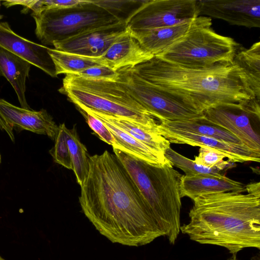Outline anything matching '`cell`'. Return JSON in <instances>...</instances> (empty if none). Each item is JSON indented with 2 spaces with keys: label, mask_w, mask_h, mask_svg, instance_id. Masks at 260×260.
I'll use <instances>...</instances> for the list:
<instances>
[{
  "label": "cell",
  "mask_w": 260,
  "mask_h": 260,
  "mask_svg": "<svg viewBox=\"0 0 260 260\" xmlns=\"http://www.w3.org/2000/svg\"><path fill=\"white\" fill-rule=\"evenodd\" d=\"M79 201L89 221L113 243L138 247L164 236L127 171L108 150L89 156Z\"/></svg>",
  "instance_id": "1"
},
{
  "label": "cell",
  "mask_w": 260,
  "mask_h": 260,
  "mask_svg": "<svg viewBox=\"0 0 260 260\" xmlns=\"http://www.w3.org/2000/svg\"><path fill=\"white\" fill-rule=\"evenodd\" d=\"M247 193L230 191L194 199L189 221L180 232L192 241L221 246L236 254L260 248V184L246 186Z\"/></svg>",
  "instance_id": "2"
},
{
  "label": "cell",
  "mask_w": 260,
  "mask_h": 260,
  "mask_svg": "<svg viewBox=\"0 0 260 260\" xmlns=\"http://www.w3.org/2000/svg\"><path fill=\"white\" fill-rule=\"evenodd\" d=\"M131 68L141 78L203 113L218 105L256 98L243 72L233 62L191 69L154 56Z\"/></svg>",
  "instance_id": "3"
},
{
  "label": "cell",
  "mask_w": 260,
  "mask_h": 260,
  "mask_svg": "<svg viewBox=\"0 0 260 260\" xmlns=\"http://www.w3.org/2000/svg\"><path fill=\"white\" fill-rule=\"evenodd\" d=\"M113 149L142 194L164 236L174 244L180 232L182 175L172 165L152 166Z\"/></svg>",
  "instance_id": "4"
},
{
  "label": "cell",
  "mask_w": 260,
  "mask_h": 260,
  "mask_svg": "<svg viewBox=\"0 0 260 260\" xmlns=\"http://www.w3.org/2000/svg\"><path fill=\"white\" fill-rule=\"evenodd\" d=\"M59 91L79 110L120 117L158 131L155 118L133 96L118 78L93 79L66 75Z\"/></svg>",
  "instance_id": "5"
},
{
  "label": "cell",
  "mask_w": 260,
  "mask_h": 260,
  "mask_svg": "<svg viewBox=\"0 0 260 260\" xmlns=\"http://www.w3.org/2000/svg\"><path fill=\"white\" fill-rule=\"evenodd\" d=\"M35 34L44 45H52L87 30L126 20L116 13L83 0L79 5L63 9H50L32 12Z\"/></svg>",
  "instance_id": "6"
},
{
  "label": "cell",
  "mask_w": 260,
  "mask_h": 260,
  "mask_svg": "<svg viewBox=\"0 0 260 260\" xmlns=\"http://www.w3.org/2000/svg\"><path fill=\"white\" fill-rule=\"evenodd\" d=\"M212 24L195 28L154 56L191 69H203L220 63H232L241 47L233 38L216 33Z\"/></svg>",
  "instance_id": "7"
},
{
  "label": "cell",
  "mask_w": 260,
  "mask_h": 260,
  "mask_svg": "<svg viewBox=\"0 0 260 260\" xmlns=\"http://www.w3.org/2000/svg\"><path fill=\"white\" fill-rule=\"evenodd\" d=\"M119 80L133 96L162 121L191 119L203 115L191 106L137 75L130 67L117 71Z\"/></svg>",
  "instance_id": "8"
},
{
  "label": "cell",
  "mask_w": 260,
  "mask_h": 260,
  "mask_svg": "<svg viewBox=\"0 0 260 260\" xmlns=\"http://www.w3.org/2000/svg\"><path fill=\"white\" fill-rule=\"evenodd\" d=\"M199 16L198 0H144L125 22L129 29H146L173 26Z\"/></svg>",
  "instance_id": "9"
},
{
  "label": "cell",
  "mask_w": 260,
  "mask_h": 260,
  "mask_svg": "<svg viewBox=\"0 0 260 260\" xmlns=\"http://www.w3.org/2000/svg\"><path fill=\"white\" fill-rule=\"evenodd\" d=\"M260 100L252 98L239 103L218 105L203 113L209 121L238 138L250 150L260 153V136L252 127V120L259 121Z\"/></svg>",
  "instance_id": "10"
},
{
  "label": "cell",
  "mask_w": 260,
  "mask_h": 260,
  "mask_svg": "<svg viewBox=\"0 0 260 260\" xmlns=\"http://www.w3.org/2000/svg\"><path fill=\"white\" fill-rule=\"evenodd\" d=\"M0 129L5 131L13 142L14 130L17 132L27 130L54 140L58 126L45 109L38 111L26 109L0 99Z\"/></svg>",
  "instance_id": "11"
},
{
  "label": "cell",
  "mask_w": 260,
  "mask_h": 260,
  "mask_svg": "<svg viewBox=\"0 0 260 260\" xmlns=\"http://www.w3.org/2000/svg\"><path fill=\"white\" fill-rule=\"evenodd\" d=\"M128 30L125 20L86 31L52 45L61 51L89 57H99Z\"/></svg>",
  "instance_id": "12"
},
{
  "label": "cell",
  "mask_w": 260,
  "mask_h": 260,
  "mask_svg": "<svg viewBox=\"0 0 260 260\" xmlns=\"http://www.w3.org/2000/svg\"><path fill=\"white\" fill-rule=\"evenodd\" d=\"M198 6L200 16L249 28L260 27V0H198Z\"/></svg>",
  "instance_id": "13"
},
{
  "label": "cell",
  "mask_w": 260,
  "mask_h": 260,
  "mask_svg": "<svg viewBox=\"0 0 260 260\" xmlns=\"http://www.w3.org/2000/svg\"><path fill=\"white\" fill-rule=\"evenodd\" d=\"M158 129L160 134L170 143L214 149L222 153L229 161L233 162H259L260 160V153L252 151L243 145L225 142L212 137L167 128L159 123Z\"/></svg>",
  "instance_id": "14"
},
{
  "label": "cell",
  "mask_w": 260,
  "mask_h": 260,
  "mask_svg": "<svg viewBox=\"0 0 260 260\" xmlns=\"http://www.w3.org/2000/svg\"><path fill=\"white\" fill-rule=\"evenodd\" d=\"M209 24H212L211 18L199 16L190 21L170 26L146 29H128L146 51L157 56L191 30Z\"/></svg>",
  "instance_id": "15"
},
{
  "label": "cell",
  "mask_w": 260,
  "mask_h": 260,
  "mask_svg": "<svg viewBox=\"0 0 260 260\" xmlns=\"http://www.w3.org/2000/svg\"><path fill=\"white\" fill-rule=\"evenodd\" d=\"M0 47L25 60L50 75L56 77L48 47L16 34L6 22L0 21Z\"/></svg>",
  "instance_id": "16"
},
{
  "label": "cell",
  "mask_w": 260,
  "mask_h": 260,
  "mask_svg": "<svg viewBox=\"0 0 260 260\" xmlns=\"http://www.w3.org/2000/svg\"><path fill=\"white\" fill-rule=\"evenodd\" d=\"M153 57L141 46L128 29L102 56L95 58L102 65L117 71L123 68L135 67Z\"/></svg>",
  "instance_id": "17"
},
{
  "label": "cell",
  "mask_w": 260,
  "mask_h": 260,
  "mask_svg": "<svg viewBox=\"0 0 260 260\" xmlns=\"http://www.w3.org/2000/svg\"><path fill=\"white\" fill-rule=\"evenodd\" d=\"M246 191V186L240 182L224 176H187L182 175L180 183L181 198L187 197L192 200L204 194L230 191Z\"/></svg>",
  "instance_id": "18"
},
{
  "label": "cell",
  "mask_w": 260,
  "mask_h": 260,
  "mask_svg": "<svg viewBox=\"0 0 260 260\" xmlns=\"http://www.w3.org/2000/svg\"><path fill=\"white\" fill-rule=\"evenodd\" d=\"M100 120L109 129L115 140L113 148L118 149L152 166L162 167L165 165H172L164 155L156 152L110 123L105 120Z\"/></svg>",
  "instance_id": "19"
},
{
  "label": "cell",
  "mask_w": 260,
  "mask_h": 260,
  "mask_svg": "<svg viewBox=\"0 0 260 260\" xmlns=\"http://www.w3.org/2000/svg\"><path fill=\"white\" fill-rule=\"evenodd\" d=\"M81 111L110 123L161 154L164 155L166 150L170 147V142L157 130L145 128L120 117L90 110Z\"/></svg>",
  "instance_id": "20"
},
{
  "label": "cell",
  "mask_w": 260,
  "mask_h": 260,
  "mask_svg": "<svg viewBox=\"0 0 260 260\" xmlns=\"http://www.w3.org/2000/svg\"><path fill=\"white\" fill-rule=\"evenodd\" d=\"M31 64L0 47V76H3L14 88L21 107L31 109L26 96V80Z\"/></svg>",
  "instance_id": "21"
},
{
  "label": "cell",
  "mask_w": 260,
  "mask_h": 260,
  "mask_svg": "<svg viewBox=\"0 0 260 260\" xmlns=\"http://www.w3.org/2000/svg\"><path fill=\"white\" fill-rule=\"evenodd\" d=\"M159 124L171 129L212 137L225 142L243 145L234 135L225 129L209 121L204 115L185 120L162 121Z\"/></svg>",
  "instance_id": "22"
},
{
  "label": "cell",
  "mask_w": 260,
  "mask_h": 260,
  "mask_svg": "<svg viewBox=\"0 0 260 260\" xmlns=\"http://www.w3.org/2000/svg\"><path fill=\"white\" fill-rule=\"evenodd\" d=\"M233 62L243 72L254 96L260 100V42L248 49L240 47Z\"/></svg>",
  "instance_id": "23"
},
{
  "label": "cell",
  "mask_w": 260,
  "mask_h": 260,
  "mask_svg": "<svg viewBox=\"0 0 260 260\" xmlns=\"http://www.w3.org/2000/svg\"><path fill=\"white\" fill-rule=\"evenodd\" d=\"M63 130L72 162L73 171L77 183L81 186L88 174L89 156L86 147L80 140L76 127L69 129L64 124Z\"/></svg>",
  "instance_id": "24"
},
{
  "label": "cell",
  "mask_w": 260,
  "mask_h": 260,
  "mask_svg": "<svg viewBox=\"0 0 260 260\" xmlns=\"http://www.w3.org/2000/svg\"><path fill=\"white\" fill-rule=\"evenodd\" d=\"M54 64L56 76L60 74L75 75L88 68L102 65L95 58L81 56L58 50L48 49Z\"/></svg>",
  "instance_id": "25"
},
{
  "label": "cell",
  "mask_w": 260,
  "mask_h": 260,
  "mask_svg": "<svg viewBox=\"0 0 260 260\" xmlns=\"http://www.w3.org/2000/svg\"><path fill=\"white\" fill-rule=\"evenodd\" d=\"M164 155L173 166H174L182 170L186 176H210L218 177L225 176L216 168H208L197 164L193 160L181 155L171 147L166 150Z\"/></svg>",
  "instance_id": "26"
},
{
  "label": "cell",
  "mask_w": 260,
  "mask_h": 260,
  "mask_svg": "<svg viewBox=\"0 0 260 260\" xmlns=\"http://www.w3.org/2000/svg\"><path fill=\"white\" fill-rule=\"evenodd\" d=\"M224 158H226L225 155L217 150L201 147L199 154L194 157L193 161L197 164L208 168H215L220 171L235 166L234 162L229 160L225 161Z\"/></svg>",
  "instance_id": "27"
},
{
  "label": "cell",
  "mask_w": 260,
  "mask_h": 260,
  "mask_svg": "<svg viewBox=\"0 0 260 260\" xmlns=\"http://www.w3.org/2000/svg\"><path fill=\"white\" fill-rule=\"evenodd\" d=\"M64 124L58 126V132L54 139V145L49 153L55 162L73 170L72 162L63 130Z\"/></svg>",
  "instance_id": "28"
},
{
  "label": "cell",
  "mask_w": 260,
  "mask_h": 260,
  "mask_svg": "<svg viewBox=\"0 0 260 260\" xmlns=\"http://www.w3.org/2000/svg\"><path fill=\"white\" fill-rule=\"evenodd\" d=\"M75 75L84 78L93 79H117L119 77V74L117 71L104 65H98L88 68Z\"/></svg>",
  "instance_id": "29"
},
{
  "label": "cell",
  "mask_w": 260,
  "mask_h": 260,
  "mask_svg": "<svg viewBox=\"0 0 260 260\" xmlns=\"http://www.w3.org/2000/svg\"><path fill=\"white\" fill-rule=\"evenodd\" d=\"M85 117L89 126L94 132L97 134L100 139L108 144L113 146L115 144V140L104 123L98 118L80 110Z\"/></svg>",
  "instance_id": "30"
},
{
  "label": "cell",
  "mask_w": 260,
  "mask_h": 260,
  "mask_svg": "<svg viewBox=\"0 0 260 260\" xmlns=\"http://www.w3.org/2000/svg\"><path fill=\"white\" fill-rule=\"evenodd\" d=\"M227 260H238L236 256V254H233V256Z\"/></svg>",
  "instance_id": "31"
},
{
  "label": "cell",
  "mask_w": 260,
  "mask_h": 260,
  "mask_svg": "<svg viewBox=\"0 0 260 260\" xmlns=\"http://www.w3.org/2000/svg\"><path fill=\"white\" fill-rule=\"evenodd\" d=\"M0 260H6L5 259H4L3 257H2L1 255H0Z\"/></svg>",
  "instance_id": "32"
},
{
  "label": "cell",
  "mask_w": 260,
  "mask_h": 260,
  "mask_svg": "<svg viewBox=\"0 0 260 260\" xmlns=\"http://www.w3.org/2000/svg\"><path fill=\"white\" fill-rule=\"evenodd\" d=\"M3 18V16L2 15H0V20H1Z\"/></svg>",
  "instance_id": "33"
},
{
  "label": "cell",
  "mask_w": 260,
  "mask_h": 260,
  "mask_svg": "<svg viewBox=\"0 0 260 260\" xmlns=\"http://www.w3.org/2000/svg\"><path fill=\"white\" fill-rule=\"evenodd\" d=\"M1 162V154H0V164Z\"/></svg>",
  "instance_id": "34"
},
{
  "label": "cell",
  "mask_w": 260,
  "mask_h": 260,
  "mask_svg": "<svg viewBox=\"0 0 260 260\" xmlns=\"http://www.w3.org/2000/svg\"><path fill=\"white\" fill-rule=\"evenodd\" d=\"M253 260H256V259H253ZM258 260H259V259H258Z\"/></svg>",
  "instance_id": "35"
}]
</instances>
